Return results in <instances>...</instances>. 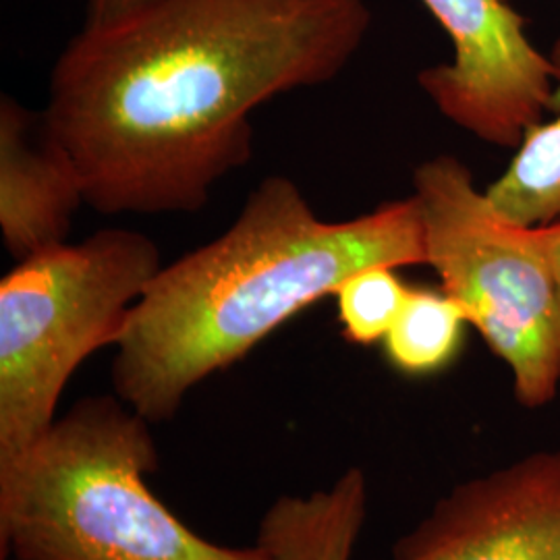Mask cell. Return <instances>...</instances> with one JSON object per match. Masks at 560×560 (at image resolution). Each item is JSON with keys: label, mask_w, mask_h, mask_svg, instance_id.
Returning a JSON list of instances; mask_svg holds the SVG:
<instances>
[{"label": "cell", "mask_w": 560, "mask_h": 560, "mask_svg": "<svg viewBox=\"0 0 560 560\" xmlns=\"http://www.w3.org/2000/svg\"><path fill=\"white\" fill-rule=\"evenodd\" d=\"M483 191L502 219L517 226L560 221V115L529 127L509 168Z\"/></svg>", "instance_id": "cell-10"}, {"label": "cell", "mask_w": 560, "mask_h": 560, "mask_svg": "<svg viewBox=\"0 0 560 560\" xmlns=\"http://www.w3.org/2000/svg\"><path fill=\"white\" fill-rule=\"evenodd\" d=\"M164 266L140 231L102 229L18 261L0 280V467L57 420L83 361L117 345L131 307Z\"/></svg>", "instance_id": "cell-4"}, {"label": "cell", "mask_w": 560, "mask_h": 560, "mask_svg": "<svg viewBox=\"0 0 560 560\" xmlns=\"http://www.w3.org/2000/svg\"><path fill=\"white\" fill-rule=\"evenodd\" d=\"M407 295L409 287L393 266H372L342 280L332 298L345 339L363 347L382 342L399 318Z\"/></svg>", "instance_id": "cell-12"}, {"label": "cell", "mask_w": 560, "mask_h": 560, "mask_svg": "<svg viewBox=\"0 0 560 560\" xmlns=\"http://www.w3.org/2000/svg\"><path fill=\"white\" fill-rule=\"evenodd\" d=\"M559 108H560V88H559Z\"/></svg>", "instance_id": "cell-15"}, {"label": "cell", "mask_w": 560, "mask_h": 560, "mask_svg": "<svg viewBox=\"0 0 560 560\" xmlns=\"http://www.w3.org/2000/svg\"><path fill=\"white\" fill-rule=\"evenodd\" d=\"M467 324L463 307L444 291L409 289L399 318L382 340L384 351L402 374L428 376L455 360Z\"/></svg>", "instance_id": "cell-11"}, {"label": "cell", "mask_w": 560, "mask_h": 560, "mask_svg": "<svg viewBox=\"0 0 560 560\" xmlns=\"http://www.w3.org/2000/svg\"><path fill=\"white\" fill-rule=\"evenodd\" d=\"M372 266H428L416 196L328 222L295 180L266 177L221 237L164 264L131 307L115 395L148 421L171 420L198 384Z\"/></svg>", "instance_id": "cell-2"}, {"label": "cell", "mask_w": 560, "mask_h": 560, "mask_svg": "<svg viewBox=\"0 0 560 560\" xmlns=\"http://www.w3.org/2000/svg\"><path fill=\"white\" fill-rule=\"evenodd\" d=\"M529 233L534 243L538 245L544 260L548 261L560 293V221L548 226H534L529 229Z\"/></svg>", "instance_id": "cell-13"}, {"label": "cell", "mask_w": 560, "mask_h": 560, "mask_svg": "<svg viewBox=\"0 0 560 560\" xmlns=\"http://www.w3.org/2000/svg\"><path fill=\"white\" fill-rule=\"evenodd\" d=\"M413 191L442 291L511 370L521 405L546 407L560 390V293L529 229L504 221L451 154L421 162Z\"/></svg>", "instance_id": "cell-5"}, {"label": "cell", "mask_w": 560, "mask_h": 560, "mask_svg": "<svg viewBox=\"0 0 560 560\" xmlns=\"http://www.w3.org/2000/svg\"><path fill=\"white\" fill-rule=\"evenodd\" d=\"M370 25L365 0H145L85 18L44 115L96 212H198L252 159V113L337 80Z\"/></svg>", "instance_id": "cell-1"}, {"label": "cell", "mask_w": 560, "mask_h": 560, "mask_svg": "<svg viewBox=\"0 0 560 560\" xmlns=\"http://www.w3.org/2000/svg\"><path fill=\"white\" fill-rule=\"evenodd\" d=\"M85 203L80 171L44 110L0 98V231L15 260L69 240Z\"/></svg>", "instance_id": "cell-8"}, {"label": "cell", "mask_w": 560, "mask_h": 560, "mask_svg": "<svg viewBox=\"0 0 560 560\" xmlns=\"http://www.w3.org/2000/svg\"><path fill=\"white\" fill-rule=\"evenodd\" d=\"M453 42V62L421 71V90L478 140L517 148L544 113L559 110L560 67L525 34L506 0H421Z\"/></svg>", "instance_id": "cell-6"}, {"label": "cell", "mask_w": 560, "mask_h": 560, "mask_svg": "<svg viewBox=\"0 0 560 560\" xmlns=\"http://www.w3.org/2000/svg\"><path fill=\"white\" fill-rule=\"evenodd\" d=\"M117 395L81 399L0 467L2 560H270L203 540L150 490L159 453Z\"/></svg>", "instance_id": "cell-3"}, {"label": "cell", "mask_w": 560, "mask_h": 560, "mask_svg": "<svg viewBox=\"0 0 560 560\" xmlns=\"http://www.w3.org/2000/svg\"><path fill=\"white\" fill-rule=\"evenodd\" d=\"M145 0H88V18H108Z\"/></svg>", "instance_id": "cell-14"}, {"label": "cell", "mask_w": 560, "mask_h": 560, "mask_svg": "<svg viewBox=\"0 0 560 560\" xmlns=\"http://www.w3.org/2000/svg\"><path fill=\"white\" fill-rule=\"evenodd\" d=\"M393 560H560V448L463 481Z\"/></svg>", "instance_id": "cell-7"}, {"label": "cell", "mask_w": 560, "mask_h": 560, "mask_svg": "<svg viewBox=\"0 0 560 560\" xmlns=\"http://www.w3.org/2000/svg\"><path fill=\"white\" fill-rule=\"evenodd\" d=\"M365 509L368 480L349 467L328 488L272 502L256 541L270 560H351Z\"/></svg>", "instance_id": "cell-9"}]
</instances>
